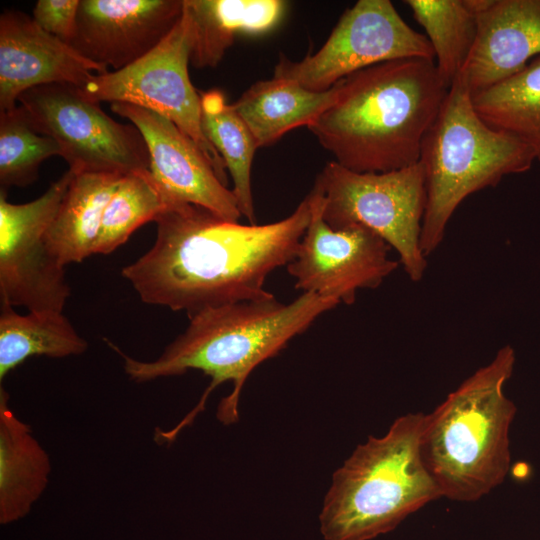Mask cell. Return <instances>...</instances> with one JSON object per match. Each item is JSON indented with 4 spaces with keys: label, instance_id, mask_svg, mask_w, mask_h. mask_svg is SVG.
Returning <instances> with one entry per match:
<instances>
[{
    "label": "cell",
    "instance_id": "6da1fadb",
    "mask_svg": "<svg viewBox=\"0 0 540 540\" xmlns=\"http://www.w3.org/2000/svg\"><path fill=\"white\" fill-rule=\"evenodd\" d=\"M311 215L307 195L286 218L263 225L228 221L188 203L156 219L151 248L122 268L142 302L192 315L269 296L268 275L296 256Z\"/></svg>",
    "mask_w": 540,
    "mask_h": 540
},
{
    "label": "cell",
    "instance_id": "7a4b0ae2",
    "mask_svg": "<svg viewBox=\"0 0 540 540\" xmlns=\"http://www.w3.org/2000/svg\"><path fill=\"white\" fill-rule=\"evenodd\" d=\"M338 302L313 293H302L289 303L269 296L207 308L189 315L185 331L155 360L141 361L126 355L108 341L123 360L126 375L144 383L199 370L211 378L199 403L173 429L155 432V440L172 443L178 433L201 412L209 394L231 381V393L217 409L224 425L238 421L239 399L244 383L262 362L279 354L296 336L306 331Z\"/></svg>",
    "mask_w": 540,
    "mask_h": 540
},
{
    "label": "cell",
    "instance_id": "3957f363",
    "mask_svg": "<svg viewBox=\"0 0 540 540\" xmlns=\"http://www.w3.org/2000/svg\"><path fill=\"white\" fill-rule=\"evenodd\" d=\"M448 90L434 60L380 63L340 80L336 99L308 129L349 170L405 168L419 162Z\"/></svg>",
    "mask_w": 540,
    "mask_h": 540
},
{
    "label": "cell",
    "instance_id": "277c9868",
    "mask_svg": "<svg viewBox=\"0 0 540 540\" xmlns=\"http://www.w3.org/2000/svg\"><path fill=\"white\" fill-rule=\"evenodd\" d=\"M514 365V349L502 347L489 364L424 415L420 454L442 497L476 501L508 474L509 430L516 406L504 386Z\"/></svg>",
    "mask_w": 540,
    "mask_h": 540
},
{
    "label": "cell",
    "instance_id": "5b68a950",
    "mask_svg": "<svg viewBox=\"0 0 540 540\" xmlns=\"http://www.w3.org/2000/svg\"><path fill=\"white\" fill-rule=\"evenodd\" d=\"M424 415L398 417L333 473L319 515L325 540H371L442 497L420 454Z\"/></svg>",
    "mask_w": 540,
    "mask_h": 540
},
{
    "label": "cell",
    "instance_id": "8992f818",
    "mask_svg": "<svg viewBox=\"0 0 540 540\" xmlns=\"http://www.w3.org/2000/svg\"><path fill=\"white\" fill-rule=\"evenodd\" d=\"M535 161L526 144L491 128L479 117L460 74L421 145L419 163L427 194L420 241L424 255L440 246L464 199L495 187L507 175L528 171Z\"/></svg>",
    "mask_w": 540,
    "mask_h": 540
},
{
    "label": "cell",
    "instance_id": "52a82bcc",
    "mask_svg": "<svg viewBox=\"0 0 540 540\" xmlns=\"http://www.w3.org/2000/svg\"><path fill=\"white\" fill-rule=\"evenodd\" d=\"M323 218L333 229L362 225L380 236L398 256L408 277L423 278L427 257L421 249L427 194L421 164L389 172L359 173L335 161L318 174Z\"/></svg>",
    "mask_w": 540,
    "mask_h": 540
},
{
    "label": "cell",
    "instance_id": "ba28073f",
    "mask_svg": "<svg viewBox=\"0 0 540 540\" xmlns=\"http://www.w3.org/2000/svg\"><path fill=\"white\" fill-rule=\"evenodd\" d=\"M32 127L53 138L74 173L126 175L149 170L145 140L132 124L109 117L70 83L31 88L18 98Z\"/></svg>",
    "mask_w": 540,
    "mask_h": 540
},
{
    "label": "cell",
    "instance_id": "9c48e42d",
    "mask_svg": "<svg viewBox=\"0 0 540 540\" xmlns=\"http://www.w3.org/2000/svg\"><path fill=\"white\" fill-rule=\"evenodd\" d=\"M192 42V19L184 3L181 18L157 47L121 70L94 74L80 90L94 102L129 103L172 121L193 139L227 185L223 159L202 129L200 94L189 78Z\"/></svg>",
    "mask_w": 540,
    "mask_h": 540
},
{
    "label": "cell",
    "instance_id": "30bf717a",
    "mask_svg": "<svg viewBox=\"0 0 540 540\" xmlns=\"http://www.w3.org/2000/svg\"><path fill=\"white\" fill-rule=\"evenodd\" d=\"M408 58L435 61L426 35L411 28L391 1L359 0L342 14L317 52L300 61L281 54L273 76L321 92L370 66Z\"/></svg>",
    "mask_w": 540,
    "mask_h": 540
},
{
    "label": "cell",
    "instance_id": "8fae6325",
    "mask_svg": "<svg viewBox=\"0 0 540 540\" xmlns=\"http://www.w3.org/2000/svg\"><path fill=\"white\" fill-rule=\"evenodd\" d=\"M68 169L37 199L7 201L0 192L1 304L28 311H63L71 290L65 266L52 254L46 232L74 176Z\"/></svg>",
    "mask_w": 540,
    "mask_h": 540
},
{
    "label": "cell",
    "instance_id": "7c38bea8",
    "mask_svg": "<svg viewBox=\"0 0 540 540\" xmlns=\"http://www.w3.org/2000/svg\"><path fill=\"white\" fill-rule=\"evenodd\" d=\"M311 215L295 258L287 265L295 288L350 305L361 289L377 288L398 267L391 247L362 225L333 229L323 218V195L308 194Z\"/></svg>",
    "mask_w": 540,
    "mask_h": 540
},
{
    "label": "cell",
    "instance_id": "4fadbf2b",
    "mask_svg": "<svg viewBox=\"0 0 540 540\" xmlns=\"http://www.w3.org/2000/svg\"><path fill=\"white\" fill-rule=\"evenodd\" d=\"M111 110L142 134L150 157L149 172L168 201L200 206L221 219L238 222L242 215L232 190L193 139L147 108L115 102Z\"/></svg>",
    "mask_w": 540,
    "mask_h": 540
},
{
    "label": "cell",
    "instance_id": "5bb4252c",
    "mask_svg": "<svg viewBox=\"0 0 540 540\" xmlns=\"http://www.w3.org/2000/svg\"><path fill=\"white\" fill-rule=\"evenodd\" d=\"M183 9L184 0H80L70 45L87 60L118 71L157 47Z\"/></svg>",
    "mask_w": 540,
    "mask_h": 540
},
{
    "label": "cell",
    "instance_id": "9a60e30c",
    "mask_svg": "<svg viewBox=\"0 0 540 540\" xmlns=\"http://www.w3.org/2000/svg\"><path fill=\"white\" fill-rule=\"evenodd\" d=\"M108 72L71 45L40 28L24 12L0 16V112L16 107L25 91L50 83L82 88L94 75Z\"/></svg>",
    "mask_w": 540,
    "mask_h": 540
},
{
    "label": "cell",
    "instance_id": "2e32d148",
    "mask_svg": "<svg viewBox=\"0 0 540 540\" xmlns=\"http://www.w3.org/2000/svg\"><path fill=\"white\" fill-rule=\"evenodd\" d=\"M476 15L475 43L461 72L471 95L540 55V0H488Z\"/></svg>",
    "mask_w": 540,
    "mask_h": 540
},
{
    "label": "cell",
    "instance_id": "e0dca14e",
    "mask_svg": "<svg viewBox=\"0 0 540 540\" xmlns=\"http://www.w3.org/2000/svg\"><path fill=\"white\" fill-rule=\"evenodd\" d=\"M8 393L0 390V522L26 516L44 493L51 473L46 450L31 427L8 406Z\"/></svg>",
    "mask_w": 540,
    "mask_h": 540
},
{
    "label": "cell",
    "instance_id": "ac0fdd59",
    "mask_svg": "<svg viewBox=\"0 0 540 540\" xmlns=\"http://www.w3.org/2000/svg\"><path fill=\"white\" fill-rule=\"evenodd\" d=\"M339 88L340 81L326 91L316 92L273 76L252 84L232 106L260 148L294 128L308 127L334 102Z\"/></svg>",
    "mask_w": 540,
    "mask_h": 540
},
{
    "label": "cell",
    "instance_id": "d6986e66",
    "mask_svg": "<svg viewBox=\"0 0 540 540\" xmlns=\"http://www.w3.org/2000/svg\"><path fill=\"white\" fill-rule=\"evenodd\" d=\"M193 25L190 62L214 68L238 33L260 34L274 28L285 12L280 0H184Z\"/></svg>",
    "mask_w": 540,
    "mask_h": 540
},
{
    "label": "cell",
    "instance_id": "ffe728a7",
    "mask_svg": "<svg viewBox=\"0 0 540 540\" xmlns=\"http://www.w3.org/2000/svg\"><path fill=\"white\" fill-rule=\"evenodd\" d=\"M122 176L74 174L46 232L50 251L64 266L95 254L105 208Z\"/></svg>",
    "mask_w": 540,
    "mask_h": 540
},
{
    "label": "cell",
    "instance_id": "44dd1931",
    "mask_svg": "<svg viewBox=\"0 0 540 540\" xmlns=\"http://www.w3.org/2000/svg\"><path fill=\"white\" fill-rule=\"evenodd\" d=\"M88 348L62 311H29L19 314L1 304L0 380L33 356L65 358Z\"/></svg>",
    "mask_w": 540,
    "mask_h": 540
},
{
    "label": "cell",
    "instance_id": "7402d4cb",
    "mask_svg": "<svg viewBox=\"0 0 540 540\" xmlns=\"http://www.w3.org/2000/svg\"><path fill=\"white\" fill-rule=\"evenodd\" d=\"M472 103L488 126L519 139L540 162V55L520 72L473 94Z\"/></svg>",
    "mask_w": 540,
    "mask_h": 540
},
{
    "label": "cell",
    "instance_id": "603a6c76",
    "mask_svg": "<svg viewBox=\"0 0 540 540\" xmlns=\"http://www.w3.org/2000/svg\"><path fill=\"white\" fill-rule=\"evenodd\" d=\"M200 97L204 135L222 157L232 178L231 190L241 215L249 224H256L251 187L252 162L259 148L256 139L232 104L226 103L222 92H202Z\"/></svg>",
    "mask_w": 540,
    "mask_h": 540
},
{
    "label": "cell",
    "instance_id": "cb8c5ba5",
    "mask_svg": "<svg viewBox=\"0 0 540 540\" xmlns=\"http://www.w3.org/2000/svg\"><path fill=\"white\" fill-rule=\"evenodd\" d=\"M404 3L426 31L437 70L450 88L473 49L477 15L466 0H407Z\"/></svg>",
    "mask_w": 540,
    "mask_h": 540
},
{
    "label": "cell",
    "instance_id": "d4e9b609",
    "mask_svg": "<svg viewBox=\"0 0 540 540\" xmlns=\"http://www.w3.org/2000/svg\"><path fill=\"white\" fill-rule=\"evenodd\" d=\"M149 170L123 175L111 196L101 222L95 254H110L143 224L170 205Z\"/></svg>",
    "mask_w": 540,
    "mask_h": 540
},
{
    "label": "cell",
    "instance_id": "484cf974",
    "mask_svg": "<svg viewBox=\"0 0 540 540\" xmlns=\"http://www.w3.org/2000/svg\"><path fill=\"white\" fill-rule=\"evenodd\" d=\"M61 155L59 144L38 133L20 106L0 112L1 190L32 184L38 178L40 164Z\"/></svg>",
    "mask_w": 540,
    "mask_h": 540
},
{
    "label": "cell",
    "instance_id": "4316f807",
    "mask_svg": "<svg viewBox=\"0 0 540 540\" xmlns=\"http://www.w3.org/2000/svg\"><path fill=\"white\" fill-rule=\"evenodd\" d=\"M80 0H38L32 18L45 32L70 45L77 24Z\"/></svg>",
    "mask_w": 540,
    "mask_h": 540
}]
</instances>
